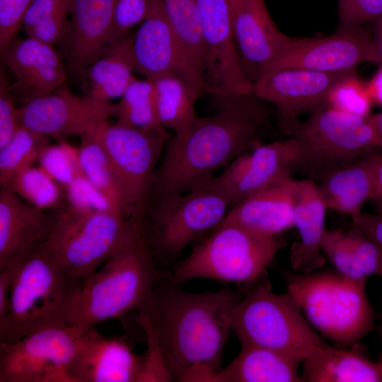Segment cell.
Segmentation results:
<instances>
[{"mask_svg":"<svg viewBox=\"0 0 382 382\" xmlns=\"http://www.w3.org/2000/svg\"><path fill=\"white\" fill-rule=\"evenodd\" d=\"M321 250L342 274L354 279H367L359 269L345 231L342 229H325L322 238Z\"/></svg>","mask_w":382,"mask_h":382,"instance_id":"39","label":"cell"},{"mask_svg":"<svg viewBox=\"0 0 382 382\" xmlns=\"http://www.w3.org/2000/svg\"><path fill=\"white\" fill-rule=\"evenodd\" d=\"M133 35L135 71L154 80L174 75L207 93L202 74L194 66L175 33L161 0H148L144 20Z\"/></svg>","mask_w":382,"mask_h":382,"instance_id":"15","label":"cell"},{"mask_svg":"<svg viewBox=\"0 0 382 382\" xmlns=\"http://www.w3.org/2000/svg\"><path fill=\"white\" fill-rule=\"evenodd\" d=\"M359 270L365 277L382 273V245L352 226L345 232Z\"/></svg>","mask_w":382,"mask_h":382,"instance_id":"41","label":"cell"},{"mask_svg":"<svg viewBox=\"0 0 382 382\" xmlns=\"http://www.w3.org/2000/svg\"><path fill=\"white\" fill-rule=\"evenodd\" d=\"M378 131L380 141L382 139V112L378 113Z\"/></svg>","mask_w":382,"mask_h":382,"instance_id":"54","label":"cell"},{"mask_svg":"<svg viewBox=\"0 0 382 382\" xmlns=\"http://www.w3.org/2000/svg\"><path fill=\"white\" fill-rule=\"evenodd\" d=\"M291 163L289 139L267 144L259 142L250 152L238 156L221 174L211 178L199 188L219 194L231 208L287 173H292Z\"/></svg>","mask_w":382,"mask_h":382,"instance_id":"18","label":"cell"},{"mask_svg":"<svg viewBox=\"0 0 382 382\" xmlns=\"http://www.w3.org/2000/svg\"><path fill=\"white\" fill-rule=\"evenodd\" d=\"M115 105L117 124L144 129L163 127L158 118L152 80L134 79Z\"/></svg>","mask_w":382,"mask_h":382,"instance_id":"34","label":"cell"},{"mask_svg":"<svg viewBox=\"0 0 382 382\" xmlns=\"http://www.w3.org/2000/svg\"><path fill=\"white\" fill-rule=\"evenodd\" d=\"M368 62L374 63L378 66L382 65V17L376 21Z\"/></svg>","mask_w":382,"mask_h":382,"instance_id":"49","label":"cell"},{"mask_svg":"<svg viewBox=\"0 0 382 382\" xmlns=\"http://www.w3.org/2000/svg\"><path fill=\"white\" fill-rule=\"evenodd\" d=\"M69 15L62 43L69 71L81 74L110 45L114 0H70Z\"/></svg>","mask_w":382,"mask_h":382,"instance_id":"22","label":"cell"},{"mask_svg":"<svg viewBox=\"0 0 382 382\" xmlns=\"http://www.w3.org/2000/svg\"><path fill=\"white\" fill-rule=\"evenodd\" d=\"M161 2L187 57L204 78L205 51L196 0H161Z\"/></svg>","mask_w":382,"mask_h":382,"instance_id":"32","label":"cell"},{"mask_svg":"<svg viewBox=\"0 0 382 382\" xmlns=\"http://www.w3.org/2000/svg\"><path fill=\"white\" fill-rule=\"evenodd\" d=\"M287 292L323 337L349 348L376 329L374 309L366 292L367 279L337 270L287 273Z\"/></svg>","mask_w":382,"mask_h":382,"instance_id":"5","label":"cell"},{"mask_svg":"<svg viewBox=\"0 0 382 382\" xmlns=\"http://www.w3.org/2000/svg\"><path fill=\"white\" fill-rule=\"evenodd\" d=\"M289 140L292 173L318 179L378 148V114L353 115L324 104L299 123Z\"/></svg>","mask_w":382,"mask_h":382,"instance_id":"6","label":"cell"},{"mask_svg":"<svg viewBox=\"0 0 382 382\" xmlns=\"http://www.w3.org/2000/svg\"><path fill=\"white\" fill-rule=\"evenodd\" d=\"M6 187L41 210H56L67 203L64 188L40 166H31L21 170Z\"/></svg>","mask_w":382,"mask_h":382,"instance_id":"35","label":"cell"},{"mask_svg":"<svg viewBox=\"0 0 382 382\" xmlns=\"http://www.w3.org/2000/svg\"><path fill=\"white\" fill-rule=\"evenodd\" d=\"M48 137L21 127L13 138L0 149V184L6 187L21 170L37 162Z\"/></svg>","mask_w":382,"mask_h":382,"instance_id":"36","label":"cell"},{"mask_svg":"<svg viewBox=\"0 0 382 382\" xmlns=\"http://www.w3.org/2000/svg\"><path fill=\"white\" fill-rule=\"evenodd\" d=\"M54 212L39 209L7 187L0 190V269L31 245L43 242Z\"/></svg>","mask_w":382,"mask_h":382,"instance_id":"25","label":"cell"},{"mask_svg":"<svg viewBox=\"0 0 382 382\" xmlns=\"http://www.w3.org/2000/svg\"><path fill=\"white\" fill-rule=\"evenodd\" d=\"M378 148L379 149L380 153L382 154V139L379 141V144Z\"/></svg>","mask_w":382,"mask_h":382,"instance_id":"56","label":"cell"},{"mask_svg":"<svg viewBox=\"0 0 382 382\" xmlns=\"http://www.w3.org/2000/svg\"><path fill=\"white\" fill-rule=\"evenodd\" d=\"M297 182L291 172L287 173L229 208L224 220L264 236H278L294 226L293 203Z\"/></svg>","mask_w":382,"mask_h":382,"instance_id":"23","label":"cell"},{"mask_svg":"<svg viewBox=\"0 0 382 382\" xmlns=\"http://www.w3.org/2000/svg\"><path fill=\"white\" fill-rule=\"evenodd\" d=\"M1 62L13 76L11 94L21 105L64 84L66 71L52 45L16 37Z\"/></svg>","mask_w":382,"mask_h":382,"instance_id":"20","label":"cell"},{"mask_svg":"<svg viewBox=\"0 0 382 382\" xmlns=\"http://www.w3.org/2000/svg\"><path fill=\"white\" fill-rule=\"evenodd\" d=\"M76 338L72 328L66 326L0 344V382H72L67 368Z\"/></svg>","mask_w":382,"mask_h":382,"instance_id":"14","label":"cell"},{"mask_svg":"<svg viewBox=\"0 0 382 382\" xmlns=\"http://www.w3.org/2000/svg\"><path fill=\"white\" fill-rule=\"evenodd\" d=\"M129 224V219L121 213L88 210L66 203L54 210L44 242L68 272L86 280L112 254Z\"/></svg>","mask_w":382,"mask_h":382,"instance_id":"10","label":"cell"},{"mask_svg":"<svg viewBox=\"0 0 382 382\" xmlns=\"http://www.w3.org/2000/svg\"><path fill=\"white\" fill-rule=\"evenodd\" d=\"M229 208L221 195L204 188L151 202L143 228L158 264L172 262L192 241L216 228Z\"/></svg>","mask_w":382,"mask_h":382,"instance_id":"11","label":"cell"},{"mask_svg":"<svg viewBox=\"0 0 382 382\" xmlns=\"http://www.w3.org/2000/svg\"><path fill=\"white\" fill-rule=\"evenodd\" d=\"M382 17V0H339L340 29H352Z\"/></svg>","mask_w":382,"mask_h":382,"instance_id":"45","label":"cell"},{"mask_svg":"<svg viewBox=\"0 0 382 382\" xmlns=\"http://www.w3.org/2000/svg\"><path fill=\"white\" fill-rule=\"evenodd\" d=\"M15 257L0 269V325L4 322L10 308L11 290L17 271Z\"/></svg>","mask_w":382,"mask_h":382,"instance_id":"47","label":"cell"},{"mask_svg":"<svg viewBox=\"0 0 382 382\" xmlns=\"http://www.w3.org/2000/svg\"><path fill=\"white\" fill-rule=\"evenodd\" d=\"M375 195L382 194V154H377L374 166ZM374 195V196H375Z\"/></svg>","mask_w":382,"mask_h":382,"instance_id":"51","label":"cell"},{"mask_svg":"<svg viewBox=\"0 0 382 382\" xmlns=\"http://www.w3.org/2000/svg\"><path fill=\"white\" fill-rule=\"evenodd\" d=\"M37 162L39 166L64 190L81 173L76 149L64 141L58 145L45 144Z\"/></svg>","mask_w":382,"mask_h":382,"instance_id":"38","label":"cell"},{"mask_svg":"<svg viewBox=\"0 0 382 382\" xmlns=\"http://www.w3.org/2000/svg\"><path fill=\"white\" fill-rule=\"evenodd\" d=\"M33 0H0V54L2 59L21 27L24 14Z\"/></svg>","mask_w":382,"mask_h":382,"instance_id":"44","label":"cell"},{"mask_svg":"<svg viewBox=\"0 0 382 382\" xmlns=\"http://www.w3.org/2000/svg\"><path fill=\"white\" fill-rule=\"evenodd\" d=\"M352 226L364 235L382 245V214L361 212L352 218Z\"/></svg>","mask_w":382,"mask_h":382,"instance_id":"48","label":"cell"},{"mask_svg":"<svg viewBox=\"0 0 382 382\" xmlns=\"http://www.w3.org/2000/svg\"><path fill=\"white\" fill-rule=\"evenodd\" d=\"M366 83L372 103L382 106V65Z\"/></svg>","mask_w":382,"mask_h":382,"instance_id":"50","label":"cell"},{"mask_svg":"<svg viewBox=\"0 0 382 382\" xmlns=\"http://www.w3.org/2000/svg\"><path fill=\"white\" fill-rule=\"evenodd\" d=\"M359 343L349 348L326 345L303 361L308 382H382V360L367 359Z\"/></svg>","mask_w":382,"mask_h":382,"instance_id":"27","label":"cell"},{"mask_svg":"<svg viewBox=\"0 0 382 382\" xmlns=\"http://www.w3.org/2000/svg\"><path fill=\"white\" fill-rule=\"evenodd\" d=\"M138 322L147 337V351L142 357L139 382L170 381L173 380L163 359L154 323L145 313H138Z\"/></svg>","mask_w":382,"mask_h":382,"instance_id":"40","label":"cell"},{"mask_svg":"<svg viewBox=\"0 0 382 382\" xmlns=\"http://www.w3.org/2000/svg\"><path fill=\"white\" fill-rule=\"evenodd\" d=\"M243 295L228 286L184 291L166 274L158 281L146 313L155 325L166 367L183 382H212L221 363L234 311Z\"/></svg>","mask_w":382,"mask_h":382,"instance_id":"1","label":"cell"},{"mask_svg":"<svg viewBox=\"0 0 382 382\" xmlns=\"http://www.w3.org/2000/svg\"><path fill=\"white\" fill-rule=\"evenodd\" d=\"M81 145L76 148V154L82 174L109 200L116 210L121 212L117 180L103 144L94 132L81 137Z\"/></svg>","mask_w":382,"mask_h":382,"instance_id":"33","label":"cell"},{"mask_svg":"<svg viewBox=\"0 0 382 382\" xmlns=\"http://www.w3.org/2000/svg\"><path fill=\"white\" fill-rule=\"evenodd\" d=\"M284 246L278 236H264L223 220L168 274L178 284L195 278L248 284L264 274Z\"/></svg>","mask_w":382,"mask_h":382,"instance_id":"7","label":"cell"},{"mask_svg":"<svg viewBox=\"0 0 382 382\" xmlns=\"http://www.w3.org/2000/svg\"><path fill=\"white\" fill-rule=\"evenodd\" d=\"M325 104L337 111L359 116L371 114L373 105L366 83L359 79L356 72L344 76L334 83Z\"/></svg>","mask_w":382,"mask_h":382,"instance_id":"37","label":"cell"},{"mask_svg":"<svg viewBox=\"0 0 382 382\" xmlns=\"http://www.w3.org/2000/svg\"><path fill=\"white\" fill-rule=\"evenodd\" d=\"M378 153L323 173L318 185L328 209L352 218L375 195L374 166Z\"/></svg>","mask_w":382,"mask_h":382,"instance_id":"26","label":"cell"},{"mask_svg":"<svg viewBox=\"0 0 382 382\" xmlns=\"http://www.w3.org/2000/svg\"><path fill=\"white\" fill-rule=\"evenodd\" d=\"M141 362L123 337H106L93 326L75 339L67 374L72 382H139Z\"/></svg>","mask_w":382,"mask_h":382,"instance_id":"19","label":"cell"},{"mask_svg":"<svg viewBox=\"0 0 382 382\" xmlns=\"http://www.w3.org/2000/svg\"><path fill=\"white\" fill-rule=\"evenodd\" d=\"M115 115V103L88 95L77 96L64 84L17 109L21 127L60 140L70 135L81 137L91 133Z\"/></svg>","mask_w":382,"mask_h":382,"instance_id":"13","label":"cell"},{"mask_svg":"<svg viewBox=\"0 0 382 382\" xmlns=\"http://www.w3.org/2000/svg\"><path fill=\"white\" fill-rule=\"evenodd\" d=\"M352 72L323 73L303 69L271 70L255 79L252 94L276 106L282 129L291 136L300 123L299 117L325 104L326 96L334 83Z\"/></svg>","mask_w":382,"mask_h":382,"instance_id":"16","label":"cell"},{"mask_svg":"<svg viewBox=\"0 0 382 382\" xmlns=\"http://www.w3.org/2000/svg\"><path fill=\"white\" fill-rule=\"evenodd\" d=\"M216 99V112L197 115L184 134L166 140L150 202L197 189L260 142L267 118L261 100L252 93Z\"/></svg>","mask_w":382,"mask_h":382,"instance_id":"2","label":"cell"},{"mask_svg":"<svg viewBox=\"0 0 382 382\" xmlns=\"http://www.w3.org/2000/svg\"><path fill=\"white\" fill-rule=\"evenodd\" d=\"M381 278H382V273L381 274V275L379 276ZM379 320H380V325L378 328V333H379V335L382 340V306H381V311L380 313V315H379Z\"/></svg>","mask_w":382,"mask_h":382,"instance_id":"55","label":"cell"},{"mask_svg":"<svg viewBox=\"0 0 382 382\" xmlns=\"http://www.w3.org/2000/svg\"><path fill=\"white\" fill-rule=\"evenodd\" d=\"M328 210L318 185L311 179L298 180L294 195L293 222L300 240L290 250L293 268L309 273L323 267L326 257L321 250Z\"/></svg>","mask_w":382,"mask_h":382,"instance_id":"24","label":"cell"},{"mask_svg":"<svg viewBox=\"0 0 382 382\" xmlns=\"http://www.w3.org/2000/svg\"><path fill=\"white\" fill-rule=\"evenodd\" d=\"M371 200L376 207V212L382 214V194L375 195Z\"/></svg>","mask_w":382,"mask_h":382,"instance_id":"52","label":"cell"},{"mask_svg":"<svg viewBox=\"0 0 382 382\" xmlns=\"http://www.w3.org/2000/svg\"><path fill=\"white\" fill-rule=\"evenodd\" d=\"M312 328L293 297L287 291L274 293L267 281L243 296L232 320L241 344L266 347L301 363L328 345Z\"/></svg>","mask_w":382,"mask_h":382,"instance_id":"8","label":"cell"},{"mask_svg":"<svg viewBox=\"0 0 382 382\" xmlns=\"http://www.w3.org/2000/svg\"><path fill=\"white\" fill-rule=\"evenodd\" d=\"M237 357L212 382H302L301 362L280 352L241 344Z\"/></svg>","mask_w":382,"mask_h":382,"instance_id":"28","label":"cell"},{"mask_svg":"<svg viewBox=\"0 0 382 382\" xmlns=\"http://www.w3.org/2000/svg\"><path fill=\"white\" fill-rule=\"evenodd\" d=\"M0 74V149L4 146L20 129L15 100L11 94L6 69L1 64Z\"/></svg>","mask_w":382,"mask_h":382,"instance_id":"46","label":"cell"},{"mask_svg":"<svg viewBox=\"0 0 382 382\" xmlns=\"http://www.w3.org/2000/svg\"><path fill=\"white\" fill-rule=\"evenodd\" d=\"M233 32L243 71L252 83L291 39L278 29L264 0H244L233 17Z\"/></svg>","mask_w":382,"mask_h":382,"instance_id":"21","label":"cell"},{"mask_svg":"<svg viewBox=\"0 0 382 382\" xmlns=\"http://www.w3.org/2000/svg\"><path fill=\"white\" fill-rule=\"evenodd\" d=\"M70 0H33L23 18L27 36L52 45L62 43L68 31Z\"/></svg>","mask_w":382,"mask_h":382,"instance_id":"31","label":"cell"},{"mask_svg":"<svg viewBox=\"0 0 382 382\" xmlns=\"http://www.w3.org/2000/svg\"><path fill=\"white\" fill-rule=\"evenodd\" d=\"M147 8L148 0H114L110 45L127 37L129 30L144 20Z\"/></svg>","mask_w":382,"mask_h":382,"instance_id":"43","label":"cell"},{"mask_svg":"<svg viewBox=\"0 0 382 382\" xmlns=\"http://www.w3.org/2000/svg\"><path fill=\"white\" fill-rule=\"evenodd\" d=\"M152 81L160 125L173 130L174 135L184 134L197 117L195 103L204 93L174 75L163 76Z\"/></svg>","mask_w":382,"mask_h":382,"instance_id":"30","label":"cell"},{"mask_svg":"<svg viewBox=\"0 0 382 382\" xmlns=\"http://www.w3.org/2000/svg\"><path fill=\"white\" fill-rule=\"evenodd\" d=\"M166 274L147 241L143 218L129 219L128 228L117 247L85 280L69 322L77 337L97 324L130 311H144L154 287Z\"/></svg>","mask_w":382,"mask_h":382,"instance_id":"3","label":"cell"},{"mask_svg":"<svg viewBox=\"0 0 382 382\" xmlns=\"http://www.w3.org/2000/svg\"><path fill=\"white\" fill-rule=\"evenodd\" d=\"M112 165L120 211L126 219L143 218L150 203L166 140L164 127L144 129L106 121L95 131Z\"/></svg>","mask_w":382,"mask_h":382,"instance_id":"9","label":"cell"},{"mask_svg":"<svg viewBox=\"0 0 382 382\" xmlns=\"http://www.w3.org/2000/svg\"><path fill=\"white\" fill-rule=\"evenodd\" d=\"M67 203L93 211L115 212L109 200L82 174L65 189ZM122 214V213H121Z\"/></svg>","mask_w":382,"mask_h":382,"instance_id":"42","label":"cell"},{"mask_svg":"<svg viewBox=\"0 0 382 382\" xmlns=\"http://www.w3.org/2000/svg\"><path fill=\"white\" fill-rule=\"evenodd\" d=\"M205 51L207 93L216 98L252 93L243 71L233 32L227 0H196Z\"/></svg>","mask_w":382,"mask_h":382,"instance_id":"12","label":"cell"},{"mask_svg":"<svg viewBox=\"0 0 382 382\" xmlns=\"http://www.w3.org/2000/svg\"><path fill=\"white\" fill-rule=\"evenodd\" d=\"M16 257L17 271L10 308L0 325V344H11L37 331L69 326L85 282L68 272L44 241Z\"/></svg>","mask_w":382,"mask_h":382,"instance_id":"4","label":"cell"},{"mask_svg":"<svg viewBox=\"0 0 382 382\" xmlns=\"http://www.w3.org/2000/svg\"><path fill=\"white\" fill-rule=\"evenodd\" d=\"M133 35L110 44L104 52L81 74L88 96L102 100L122 97L136 79Z\"/></svg>","mask_w":382,"mask_h":382,"instance_id":"29","label":"cell"},{"mask_svg":"<svg viewBox=\"0 0 382 382\" xmlns=\"http://www.w3.org/2000/svg\"><path fill=\"white\" fill-rule=\"evenodd\" d=\"M371 40L370 32L361 27L340 28L337 33L322 37L291 38L282 54L261 74L279 69L323 73L355 71L358 66L368 62Z\"/></svg>","mask_w":382,"mask_h":382,"instance_id":"17","label":"cell"},{"mask_svg":"<svg viewBox=\"0 0 382 382\" xmlns=\"http://www.w3.org/2000/svg\"><path fill=\"white\" fill-rule=\"evenodd\" d=\"M232 11V16L238 11L242 6L244 0H227Z\"/></svg>","mask_w":382,"mask_h":382,"instance_id":"53","label":"cell"}]
</instances>
